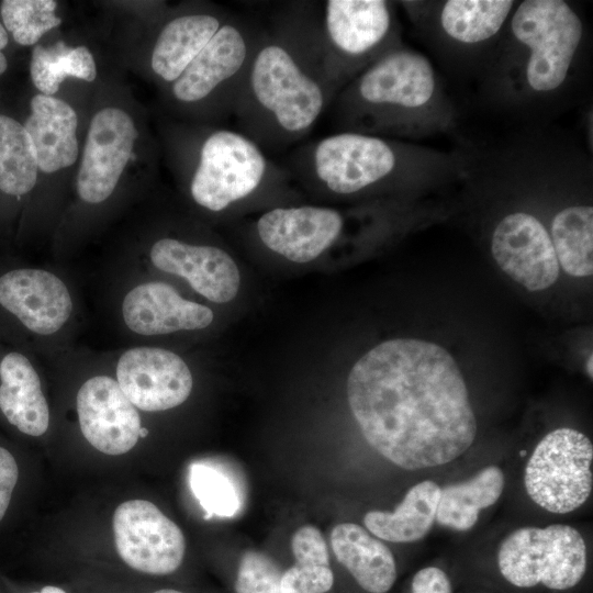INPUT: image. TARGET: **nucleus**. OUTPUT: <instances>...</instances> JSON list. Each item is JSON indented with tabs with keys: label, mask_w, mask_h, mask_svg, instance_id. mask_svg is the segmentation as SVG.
Listing matches in <instances>:
<instances>
[{
	"label": "nucleus",
	"mask_w": 593,
	"mask_h": 593,
	"mask_svg": "<svg viewBox=\"0 0 593 593\" xmlns=\"http://www.w3.org/2000/svg\"><path fill=\"white\" fill-rule=\"evenodd\" d=\"M347 399L367 443L405 470L452 461L477 434L462 373L434 343L395 338L373 347L351 368Z\"/></svg>",
	"instance_id": "1"
},
{
	"label": "nucleus",
	"mask_w": 593,
	"mask_h": 593,
	"mask_svg": "<svg viewBox=\"0 0 593 593\" xmlns=\"http://www.w3.org/2000/svg\"><path fill=\"white\" fill-rule=\"evenodd\" d=\"M482 111L506 126H541L591 104L592 31L579 3L522 0L475 81Z\"/></svg>",
	"instance_id": "2"
},
{
	"label": "nucleus",
	"mask_w": 593,
	"mask_h": 593,
	"mask_svg": "<svg viewBox=\"0 0 593 593\" xmlns=\"http://www.w3.org/2000/svg\"><path fill=\"white\" fill-rule=\"evenodd\" d=\"M337 88L329 79L317 1H286L262 22L233 118L266 153L304 139L327 112Z\"/></svg>",
	"instance_id": "3"
},
{
	"label": "nucleus",
	"mask_w": 593,
	"mask_h": 593,
	"mask_svg": "<svg viewBox=\"0 0 593 593\" xmlns=\"http://www.w3.org/2000/svg\"><path fill=\"white\" fill-rule=\"evenodd\" d=\"M282 165L294 181L332 198L407 193L458 182L461 148L437 149L415 142L334 132L295 147Z\"/></svg>",
	"instance_id": "4"
},
{
	"label": "nucleus",
	"mask_w": 593,
	"mask_h": 593,
	"mask_svg": "<svg viewBox=\"0 0 593 593\" xmlns=\"http://www.w3.org/2000/svg\"><path fill=\"white\" fill-rule=\"evenodd\" d=\"M327 113L334 132L415 143L461 134L460 111L445 78L425 54L405 43L342 88Z\"/></svg>",
	"instance_id": "5"
},
{
	"label": "nucleus",
	"mask_w": 593,
	"mask_h": 593,
	"mask_svg": "<svg viewBox=\"0 0 593 593\" xmlns=\"http://www.w3.org/2000/svg\"><path fill=\"white\" fill-rule=\"evenodd\" d=\"M195 136L187 172L189 194L200 208L222 213L259 195L290 191L294 180L286 167L237 128H206Z\"/></svg>",
	"instance_id": "6"
},
{
	"label": "nucleus",
	"mask_w": 593,
	"mask_h": 593,
	"mask_svg": "<svg viewBox=\"0 0 593 593\" xmlns=\"http://www.w3.org/2000/svg\"><path fill=\"white\" fill-rule=\"evenodd\" d=\"M416 36L449 76L477 81L517 0L396 1Z\"/></svg>",
	"instance_id": "7"
},
{
	"label": "nucleus",
	"mask_w": 593,
	"mask_h": 593,
	"mask_svg": "<svg viewBox=\"0 0 593 593\" xmlns=\"http://www.w3.org/2000/svg\"><path fill=\"white\" fill-rule=\"evenodd\" d=\"M262 22L231 13L217 32L170 86L172 99L186 108L202 109L209 119L233 115Z\"/></svg>",
	"instance_id": "8"
},
{
	"label": "nucleus",
	"mask_w": 593,
	"mask_h": 593,
	"mask_svg": "<svg viewBox=\"0 0 593 593\" xmlns=\"http://www.w3.org/2000/svg\"><path fill=\"white\" fill-rule=\"evenodd\" d=\"M317 3L326 71L338 92L381 56L404 44L396 1Z\"/></svg>",
	"instance_id": "9"
},
{
	"label": "nucleus",
	"mask_w": 593,
	"mask_h": 593,
	"mask_svg": "<svg viewBox=\"0 0 593 593\" xmlns=\"http://www.w3.org/2000/svg\"><path fill=\"white\" fill-rule=\"evenodd\" d=\"M586 563L583 537L561 524L518 528L504 538L497 552L501 574L518 588L541 583L550 590L571 589L583 578Z\"/></svg>",
	"instance_id": "10"
},
{
	"label": "nucleus",
	"mask_w": 593,
	"mask_h": 593,
	"mask_svg": "<svg viewBox=\"0 0 593 593\" xmlns=\"http://www.w3.org/2000/svg\"><path fill=\"white\" fill-rule=\"evenodd\" d=\"M593 446L579 430L557 428L535 447L525 468L529 497L541 508L566 514L580 507L593 486Z\"/></svg>",
	"instance_id": "11"
},
{
	"label": "nucleus",
	"mask_w": 593,
	"mask_h": 593,
	"mask_svg": "<svg viewBox=\"0 0 593 593\" xmlns=\"http://www.w3.org/2000/svg\"><path fill=\"white\" fill-rule=\"evenodd\" d=\"M551 222L528 206L501 214L490 234V248L499 267L529 291L545 290L559 276L550 236Z\"/></svg>",
	"instance_id": "12"
},
{
	"label": "nucleus",
	"mask_w": 593,
	"mask_h": 593,
	"mask_svg": "<svg viewBox=\"0 0 593 593\" xmlns=\"http://www.w3.org/2000/svg\"><path fill=\"white\" fill-rule=\"evenodd\" d=\"M115 547L132 569L155 575L176 571L184 557L181 529L149 501L131 500L113 515Z\"/></svg>",
	"instance_id": "13"
},
{
	"label": "nucleus",
	"mask_w": 593,
	"mask_h": 593,
	"mask_svg": "<svg viewBox=\"0 0 593 593\" xmlns=\"http://www.w3.org/2000/svg\"><path fill=\"white\" fill-rule=\"evenodd\" d=\"M258 240L268 250L296 264H306L338 242L346 216L337 209L287 205L269 209L255 222Z\"/></svg>",
	"instance_id": "14"
},
{
	"label": "nucleus",
	"mask_w": 593,
	"mask_h": 593,
	"mask_svg": "<svg viewBox=\"0 0 593 593\" xmlns=\"http://www.w3.org/2000/svg\"><path fill=\"white\" fill-rule=\"evenodd\" d=\"M136 136L133 119L119 108H104L93 115L76 179L82 201L98 204L113 193L127 166Z\"/></svg>",
	"instance_id": "15"
},
{
	"label": "nucleus",
	"mask_w": 593,
	"mask_h": 593,
	"mask_svg": "<svg viewBox=\"0 0 593 593\" xmlns=\"http://www.w3.org/2000/svg\"><path fill=\"white\" fill-rule=\"evenodd\" d=\"M118 383L126 398L147 412L182 404L192 390V374L177 354L158 347H135L122 354Z\"/></svg>",
	"instance_id": "16"
},
{
	"label": "nucleus",
	"mask_w": 593,
	"mask_h": 593,
	"mask_svg": "<svg viewBox=\"0 0 593 593\" xmlns=\"http://www.w3.org/2000/svg\"><path fill=\"white\" fill-rule=\"evenodd\" d=\"M81 433L99 451L118 456L137 443L141 418L118 381L108 376L88 379L77 393Z\"/></svg>",
	"instance_id": "17"
},
{
	"label": "nucleus",
	"mask_w": 593,
	"mask_h": 593,
	"mask_svg": "<svg viewBox=\"0 0 593 593\" xmlns=\"http://www.w3.org/2000/svg\"><path fill=\"white\" fill-rule=\"evenodd\" d=\"M149 258L156 268L186 279L194 291L212 302H230L238 292V267L217 246L163 237L152 245Z\"/></svg>",
	"instance_id": "18"
},
{
	"label": "nucleus",
	"mask_w": 593,
	"mask_h": 593,
	"mask_svg": "<svg viewBox=\"0 0 593 593\" xmlns=\"http://www.w3.org/2000/svg\"><path fill=\"white\" fill-rule=\"evenodd\" d=\"M0 304L40 335L59 331L72 312L66 284L42 269H15L1 276Z\"/></svg>",
	"instance_id": "19"
},
{
	"label": "nucleus",
	"mask_w": 593,
	"mask_h": 593,
	"mask_svg": "<svg viewBox=\"0 0 593 593\" xmlns=\"http://www.w3.org/2000/svg\"><path fill=\"white\" fill-rule=\"evenodd\" d=\"M126 326L144 336L202 329L213 321L210 307L183 299L171 286L152 281L131 289L122 303Z\"/></svg>",
	"instance_id": "20"
},
{
	"label": "nucleus",
	"mask_w": 593,
	"mask_h": 593,
	"mask_svg": "<svg viewBox=\"0 0 593 593\" xmlns=\"http://www.w3.org/2000/svg\"><path fill=\"white\" fill-rule=\"evenodd\" d=\"M231 13L217 8L184 11L160 29L150 54V68L169 86L184 71Z\"/></svg>",
	"instance_id": "21"
},
{
	"label": "nucleus",
	"mask_w": 593,
	"mask_h": 593,
	"mask_svg": "<svg viewBox=\"0 0 593 593\" xmlns=\"http://www.w3.org/2000/svg\"><path fill=\"white\" fill-rule=\"evenodd\" d=\"M24 128L33 143L38 169L53 174L74 165L79 147L76 111L65 101L38 93L31 100Z\"/></svg>",
	"instance_id": "22"
},
{
	"label": "nucleus",
	"mask_w": 593,
	"mask_h": 593,
	"mask_svg": "<svg viewBox=\"0 0 593 593\" xmlns=\"http://www.w3.org/2000/svg\"><path fill=\"white\" fill-rule=\"evenodd\" d=\"M0 410L20 432L43 435L49 425V410L37 372L20 353H9L0 362Z\"/></svg>",
	"instance_id": "23"
},
{
	"label": "nucleus",
	"mask_w": 593,
	"mask_h": 593,
	"mask_svg": "<svg viewBox=\"0 0 593 593\" xmlns=\"http://www.w3.org/2000/svg\"><path fill=\"white\" fill-rule=\"evenodd\" d=\"M334 555L367 592L385 593L395 582L396 566L391 550L363 527L343 523L331 534Z\"/></svg>",
	"instance_id": "24"
},
{
	"label": "nucleus",
	"mask_w": 593,
	"mask_h": 593,
	"mask_svg": "<svg viewBox=\"0 0 593 593\" xmlns=\"http://www.w3.org/2000/svg\"><path fill=\"white\" fill-rule=\"evenodd\" d=\"M440 488L426 480L413 485L394 512L370 511L363 517L367 529L392 542H412L423 538L436 518Z\"/></svg>",
	"instance_id": "25"
},
{
	"label": "nucleus",
	"mask_w": 593,
	"mask_h": 593,
	"mask_svg": "<svg viewBox=\"0 0 593 593\" xmlns=\"http://www.w3.org/2000/svg\"><path fill=\"white\" fill-rule=\"evenodd\" d=\"M504 475L496 466H489L469 480L440 489L436 521L444 527L469 530L482 508L493 505L502 494Z\"/></svg>",
	"instance_id": "26"
},
{
	"label": "nucleus",
	"mask_w": 593,
	"mask_h": 593,
	"mask_svg": "<svg viewBox=\"0 0 593 593\" xmlns=\"http://www.w3.org/2000/svg\"><path fill=\"white\" fill-rule=\"evenodd\" d=\"M582 198L556 213L550 236L558 262L573 277L593 272V206Z\"/></svg>",
	"instance_id": "27"
},
{
	"label": "nucleus",
	"mask_w": 593,
	"mask_h": 593,
	"mask_svg": "<svg viewBox=\"0 0 593 593\" xmlns=\"http://www.w3.org/2000/svg\"><path fill=\"white\" fill-rule=\"evenodd\" d=\"M30 72L42 94L53 96L67 77L91 82L97 77L93 55L86 46L71 47L63 41L32 51Z\"/></svg>",
	"instance_id": "28"
},
{
	"label": "nucleus",
	"mask_w": 593,
	"mask_h": 593,
	"mask_svg": "<svg viewBox=\"0 0 593 593\" xmlns=\"http://www.w3.org/2000/svg\"><path fill=\"white\" fill-rule=\"evenodd\" d=\"M37 172L36 153L29 133L14 119L0 114V190L23 195L34 188Z\"/></svg>",
	"instance_id": "29"
},
{
	"label": "nucleus",
	"mask_w": 593,
	"mask_h": 593,
	"mask_svg": "<svg viewBox=\"0 0 593 593\" xmlns=\"http://www.w3.org/2000/svg\"><path fill=\"white\" fill-rule=\"evenodd\" d=\"M189 485L199 504L211 516L233 517L240 508V493L224 470L206 462L189 467Z\"/></svg>",
	"instance_id": "30"
},
{
	"label": "nucleus",
	"mask_w": 593,
	"mask_h": 593,
	"mask_svg": "<svg viewBox=\"0 0 593 593\" xmlns=\"http://www.w3.org/2000/svg\"><path fill=\"white\" fill-rule=\"evenodd\" d=\"M56 8L57 2L53 0H4L0 10L4 29L11 32L13 40L31 46L61 24Z\"/></svg>",
	"instance_id": "31"
},
{
	"label": "nucleus",
	"mask_w": 593,
	"mask_h": 593,
	"mask_svg": "<svg viewBox=\"0 0 593 593\" xmlns=\"http://www.w3.org/2000/svg\"><path fill=\"white\" fill-rule=\"evenodd\" d=\"M281 575L280 568L270 557L256 550H248L239 561L235 592L282 593Z\"/></svg>",
	"instance_id": "32"
},
{
	"label": "nucleus",
	"mask_w": 593,
	"mask_h": 593,
	"mask_svg": "<svg viewBox=\"0 0 593 593\" xmlns=\"http://www.w3.org/2000/svg\"><path fill=\"white\" fill-rule=\"evenodd\" d=\"M334 584L329 566L298 563L282 572V593H326Z\"/></svg>",
	"instance_id": "33"
},
{
	"label": "nucleus",
	"mask_w": 593,
	"mask_h": 593,
	"mask_svg": "<svg viewBox=\"0 0 593 593\" xmlns=\"http://www.w3.org/2000/svg\"><path fill=\"white\" fill-rule=\"evenodd\" d=\"M291 548L298 563L329 566L327 546L314 526L299 528L292 537Z\"/></svg>",
	"instance_id": "34"
},
{
	"label": "nucleus",
	"mask_w": 593,
	"mask_h": 593,
	"mask_svg": "<svg viewBox=\"0 0 593 593\" xmlns=\"http://www.w3.org/2000/svg\"><path fill=\"white\" fill-rule=\"evenodd\" d=\"M18 478L19 468L14 457L0 447V522L8 510Z\"/></svg>",
	"instance_id": "35"
},
{
	"label": "nucleus",
	"mask_w": 593,
	"mask_h": 593,
	"mask_svg": "<svg viewBox=\"0 0 593 593\" xmlns=\"http://www.w3.org/2000/svg\"><path fill=\"white\" fill-rule=\"evenodd\" d=\"M412 593H451L450 580L439 568L421 569L413 577Z\"/></svg>",
	"instance_id": "36"
},
{
	"label": "nucleus",
	"mask_w": 593,
	"mask_h": 593,
	"mask_svg": "<svg viewBox=\"0 0 593 593\" xmlns=\"http://www.w3.org/2000/svg\"><path fill=\"white\" fill-rule=\"evenodd\" d=\"M8 41H9V37H8L7 30L0 23V51H2L7 46Z\"/></svg>",
	"instance_id": "37"
},
{
	"label": "nucleus",
	"mask_w": 593,
	"mask_h": 593,
	"mask_svg": "<svg viewBox=\"0 0 593 593\" xmlns=\"http://www.w3.org/2000/svg\"><path fill=\"white\" fill-rule=\"evenodd\" d=\"M32 593H66V592L60 588L47 585V586H44L41 590V592H32Z\"/></svg>",
	"instance_id": "38"
},
{
	"label": "nucleus",
	"mask_w": 593,
	"mask_h": 593,
	"mask_svg": "<svg viewBox=\"0 0 593 593\" xmlns=\"http://www.w3.org/2000/svg\"><path fill=\"white\" fill-rule=\"evenodd\" d=\"M154 593H182L180 591H177V590H172V589H161V590H158Z\"/></svg>",
	"instance_id": "39"
},
{
	"label": "nucleus",
	"mask_w": 593,
	"mask_h": 593,
	"mask_svg": "<svg viewBox=\"0 0 593 593\" xmlns=\"http://www.w3.org/2000/svg\"><path fill=\"white\" fill-rule=\"evenodd\" d=\"M586 369H588V373L590 374V377H592V356H590V358L588 360Z\"/></svg>",
	"instance_id": "40"
},
{
	"label": "nucleus",
	"mask_w": 593,
	"mask_h": 593,
	"mask_svg": "<svg viewBox=\"0 0 593 593\" xmlns=\"http://www.w3.org/2000/svg\"><path fill=\"white\" fill-rule=\"evenodd\" d=\"M147 434H148L147 428L141 427V429H139V437H145V436H147Z\"/></svg>",
	"instance_id": "41"
}]
</instances>
